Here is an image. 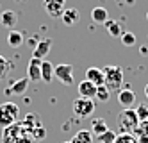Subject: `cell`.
Masks as SVG:
<instances>
[{
    "label": "cell",
    "instance_id": "obj_1",
    "mask_svg": "<svg viewBox=\"0 0 148 143\" xmlns=\"http://www.w3.org/2000/svg\"><path fill=\"white\" fill-rule=\"evenodd\" d=\"M103 72V84L109 88V91H120L121 84H123V70L120 66H114V64H109V66L102 68Z\"/></svg>",
    "mask_w": 148,
    "mask_h": 143
},
{
    "label": "cell",
    "instance_id": "obj_2",
    "mask_svg": "<svg viewBox=\"0 0 148 143\" xmlns=\"http://www.w3.org/2000/svg\"><path fill=\"white\" fill-rule=\"evenodd\" d=\"M18 116H20V107L14 102H4V104H0V127H2V129L16 124Z\"/></svg>",
    "mask_w": 148,
    "mask_h": 143
},
{
    "label": "cell",
    "instance_id": "obj_3",
    "mask_svg": "<svg viewBox=\"0 0 148 143\" xmlns=\"http://www.w3.org/2000/svg\"><path fill=\"white\" fill-rule=\"evenodd\" d=\"M137 124H139V118L136 115V109H123L118 115V127L121 129V133H134Z\"/></svg>",
    "mask_w": 148,
    "mask_h": 143
},
{
    "label": "cell",
    "instance_id": "obj_4",
    "mask_svg": "<svg viewBox=\"0 0 148 143\" xmlns=\"http://www.w3.org/2000/svg\"><path fill=\"white\" fill-rule=\"evenodd\" d=\"M95 107H97V104H95L93 98L77 97L73 100V115L79 116V118H89L95 113Z\"/></svg>",
    "mask_w": 148,
    "mask_h": 143
},
{
    "label": "cell",
    "instance_id": "obj_5",
    "mask_svg": "<svg viewBox=\"0 0 148 143\" xmlns=\"http://www.w3.org/2000/svg\"><path fill=\"white\" fill-rule=\"evenodd\" d=\"M54 77H57V79L66 84V86H71L73 82H75V79H73V66L71 64H57V66H54Z\"/></svg>",
    "mask_w": 148,
    "mask_h": 143
},
{
    "label": "cell",
    "instance_id": "obj_6",
    "mask_svg": "<svg viewBox=\"0 0 148 143\" xmlns=\"http://www.w3.org/2000/svg\"><path fill=\"white\" fill-rule=\"evenodd\" d=\"M136 100H137V97H136V93L130 90V88H121V90L118 91V102H120V106L123 109L134 107Z\"/></svg>",
    "mask_w": 148,
    "mask_h": 143
},
{
    "label": "cell",
    "instance_id": "obj_7",
    "mask_svg": "<svg viewBox=\"0 0 148 143\" xmlns=\"http://www.w3.org/2000/svg\"><path fill=\"white\" fill-rule=\"evenodd\" d=\"M64 2L66 0H45V11L52 18H61L64 11Z\"/></svg>",
    "mask_w": 148,
    "mask_h": 143
},
{
    "label": "cell",
    "instance_id": "obj_8",
    "mask_svg": "<svg viewBox=\"0 0 148 143\" xmlns=\"http://www.w3.org/2000/svg\"><path fill=\"white\" fill-rule=\"evenodd\" d=\"M41 61L38 57H30L29 66H27V79L29 81H41Z\"/></svg>",
    "mask_w": 148,
    "mask_h": 143
},
{
    "label": "cell",
    "instance_id": "obj_9",
    "mask_svg": "<svg viewBox=\"0 0 148 143\" xmlns=\"http://www.w3.org/2000/svg\"><path fill=\"white\" fill-rule=\"evenodd\" d=\"M50 48H52V39H50V38H48V39H41V41H38V45H36L34 50H32V57L45 59V57L48 56Z\"/></svg>",
    "mask_w": 148,
    "mask_h": 143
},
{
    "label": "cell",
    "instance_id": "obj_10",
    "mask_svg": "<svg viewBox=\"0 0 148 143\" xmlns=\"http://www.w3.org/2000/svg\"><path fill=\"white\" fill-rule=\"evenodd\" d=\"M29 79L27 77H23V79H18L14 82H11V86L5 90V95H22L27 91V86H29Z\"/></svg>",
    "mask_w": 148,
    "mask_h": 143
},
{
    "label": "cell",
    "instance_id": "obj_11",
    "mask_svg": "<svg viewBox=\"0 0 148 143\" xmlns=\"http://www.w3.org/2000/svg\"><path fill=\"white\" fill-rule=\"evenodd\" d=\"M86 79L89 82H93L95 86H102L105 81H103V72L102 68H97V66H91L86 70Z\"/></svg>",
    "mask_w": 148,
    "mask_h": 143
},
{
    "label": "cell",
    "instance_id": "obj_12",
    "mask_svg": "<svg viewBox=\"0 0 148 143\" xmlns=\"http://www.w3.org/2000/svg\"><path fill=\"white\" fill-rule=\"evenodd\" d=\"M16 21H18V15L14 11L7 9V11H2V13H0V23H2L5 29H13L16 25Z\"/></svg>",
    "mask_w": 148,
    "mask_h": 143
},
{
    "label": "cell",
    "instance_id": "obj_13",
    "mask_svg": "<svg viewBox=\"0 0 148 143\" xmlns=\"http://www.w3.org/2000/svg\"><path fill=\"white\" fill-rule=\"evenodd\" d=\"M95 95H97V86H95L93 82H89L88 79L82 81L79 84V97H84V98H95Z\"/></svg>",
    "mask_w": 148,
    "mask_h": 143
},
{
    "label": "cell",
    "instance_id": "obj_14",
    "mask_svg": "<svg viewBox=\"0 0 148 143\" xmlns=\"http://www.w3.org/2000/svg\"><path fill=\"white\" fill-rule=\"evenodd\" d=\"M23 41H25V38H23V34L20 30H14V29L9 30V34H7V45L9 47L18 48V47L23 45Z\"/></svg>",
    "mask_w": 148,
    "mask_h": 143
},
{
    "label": "cell",
    "instance_id": "obj_15",
    "mask_svg": "<svg viewBox=\"0 0 148 143\" xmlns=\"http://www.w3.org/2000/svg\"><path fill=\"white\" fill-rule=\"evenodd\" d=\"M52 79H54V64L48 59H43L41 61V81L50 82Z\"/></svg>",
    "mask_w": 148,
    "mask_h": 143
},
{
    "label": "cell",
    "instance_id": "obj_16",
    "mask_svg": "<svg viewBox=\"0 0 148 143\" xmlns=\"http://www.w3.org/2000/svg\"><path fill=\"white\" fill-rule=\"evenodd\" d=\"M61 18H62V21H64L66 25H75L80 20V13L77 9H64L62 15H61Z\"/></svg>",
    "mask_w": 148,
    "mask_h": 143
},
{
    "label": "cell",
    "instance_id": "obj_17",
    "mask_svg": "<svg viewBox=\"0 0 148 143\" xmlns=\"http://www.w3.org/2000/svg\"><path fill=\"white\" fill-rule=\"evenodd\" d=\"M93 140H95V136H93L91 131L82 129V131H77V134L73 136L70 141L71 143H93Z\"/></svg>",
    "mask_w": 148,
    "mask_h": 143
},
{
    "label": "cell",
    "instance_id": "obj_18",
    "mask_svg": "<svg viewBox=\"0 0 148 143\" xmlns=\"http://www.w3.org/2000/svg\"><path fill=\"white\" fill-rule=\"evenodd\" d=\"M91 18H93V21H97V23H105V20H109V13H107L105 7L98 6L91 11Z\"/></svg>",
    "mask_w": 148,
    "mask_h": 143
},
{
    "label": "cell",
    "instance_id": "obj_19",
    "mask_svg": "<svg viewBox=\"0 0 148 143\" xmlns=\"http://www.w3.org/2000/svg\"><path fill=\"white\" fill-rule=\"evenodd\" d=\"M105 29H107V32L112 36V38H120L123 34V30H121V25L118 23V21H114V20H105Z\"/></svg>",
    "mask_w": 148,
    "mask_h": 143
},
{
    "label": "cell",
    "instance_id": "obj_20",
    "mask_svg": "<svg viewBox=\"0 0 148 143\" xmlns=\"http://www.w3.org/2000/svg\"><path fill=\"white\" fill-rule=\"evenodd\" d=\"M109 127H107V124H105V120H102V118H95L93 120V124H91V133H93V136H100V134H103L105 131H107Z\"/></svg>",
    "mask_w": 148,
    "mask_h": 143
},
{
    "label": "cell",
    "instance_id": "obj_21",
    "mask_svg": "<svg viewBox=\"0 0 148 143\" xmlns=\"http://www.w3.org/2000/svg\"><path fill=\"white\" fill-rule=\"evenodd\" d=\"M111 98V91H109V88L102 84V86H97V95H95V100H98L102 104H105Z\"/></svg>",
    "mask_w": 148,
    "mask_h": 143
},
{
    "label": "cell",
    "instance_id": "obj_22",
    "mask_svg": "<svg viewBox=\"0 0 148 143\" xmlns=\"http://www.w3.org/2000/svg\"><path fill=\"white\" fill-rule=\"evenodd\" d=\"M114 143H137V138L132 133H121V134H116Z\"/></svg>",
    "mask_w": 148,
    "mask_h": 143
},
{
    "label": "cell",
    "instance_id": "obj_23",
    "mask_svg": "<svg viewBox=\"0 0 148 143\" xmlns=\"http://www.w3.org/2000/svg\"><path fill=\"white\" fill-rule=\"evenodd\" d=\"M136 138H139V136H148V120H141L139 124H137L136 131L132 133Z\"/></svg>",
    "mask_w": 148,
    "mask_h": 143
},
{
    "label": "cell",
    "instance_id": "obj_24",
    "mask_svg": "<svg viewBox=\"0 0 148 143\" xmlns=\"http://www.w3.org/2000/svg\"><path fill=\"white\" fill-rule=\"evenodd\" d=\"M98 140H100V143H114V140H116V133H114L112 129H107L103 134L98 136Z\"/></svg>",
    "mask_w": 148,
    "mask_h": 143
},
{
    "label": "cell",
    "instance_id": "obj_25",
    "mask_svg": "<svg viewBox=\"0 0 148 143\" xmlns=\"http://www.w3.org/2000/svg\"><path fill=\"white\" fill-rule=\"evenodd\" d=\"M9 68H11V63H9L4 56H0V81L9 73Z\"/></svg>",
    "mask_w": 148,
    "mask_h": 143
},
{
    "label": "cell",
    "instance_id": "obj_26",
    "mask_svg": "<svg viewBox=\"0 0 148 143\" xmlns=\"http://www.w3.org/2000/svg\"><path fill=\"white\" fill-rule=\"evenodd\" d=\"M120 38H121V43L125 47H134L136 45V36L132 34V32H123Z\"/></svg>",
    "mask_w": 148,
    "mask_h": 143
},
{
    "label": "cell",
    "instance_id": "obj_27",
    "mask_svg": "<svg viewBox=\"0 0 148 143\" xmlns=\"http://www.w3.org/2000/svg\"><path fill=\"white\" fill-rule=\"evenodd\" d=\"M136 115H137V118H139V122L141 120H148V106L139 104L136 107Z\"/></svg>",
    "mask_w": 148,
    "mask_h": 143
},
{
    "label": "cell",
    "instance_id": "obj_28",
    "mask_svg": "<svg viewBox=\"0 0 148 143\" xmlns=\"http://www.w3.org/2000/svg\"><path fill=\"white\" fill-rule=\"evenodd\" d=\"M137 143H148V136H139L137 138Z\"/></svg>",
    "mask_w": 148,
    "mask_h": 143
},
{
    "label": "cell",
    "instance_id": "obj_29",
    "mask_svg": "<svg viewBox=\"0 0 148 143\" xmlns=\"http://www.w3.org/2000/svg\"><path fill=\"white\" fill-rule=\"evenodd\" d=\"M141 54H148V48L146 47H141Z\"/></svg>",
    "mask_w": 148,
    "mask_h": 143
},
{
    "label": "cell",
    "instance_id": "obj_30",
    "mask_svg": "<svg viewBox=\"0 0 148 143\" xmlns=\"http://www.w3.org/2000/svg\"><path fill=\"white\" fill-rule=\"evenodd\" d=\"M145 97H146V98H148V84H146V86H145Z\"/></svg>",
    "mask_w": 148,
    "mask_h": 143
},
{
    "label": "cell",
    "instance_id": "obj_31",
    "mask_svg": "<svg viewBox=\"0 0 148 143\" xmlns=\"http://www.w3.org/2000/svg\"><path fill=\"white\" fill-rule=\"evenodd\" d=\"M127 2H129V4H134V0H127Z\"/></svg>",
    "mask_w": 148,
    "mask_h": 143
},
{
    "label": "cell",
    "instance_id": "obj_32",
    "mask_svg": "<svg viewBox=\"0 0 148 143\" xmlns=\"http://www.w3.org/2000/svg\"><path fill=\"white\" fill-rule=\"evenodd\" d=\"M62 143H71V141H62Z\"/></svg>",
    "mask_w": 148,
    "mask_h": 143
},
{
    "label": "cell",
    "instance_id": "obj_33",
    "mask_svg": "<svg viewBox=\"0 0 148 143\" xmlns=\"http://www.w3.org/2000/svg\"><path fill=\"white\" fill-rule=\"evenodd\" d=\"M146 18H148V13H146Z\"/></svg>",
    "mask_w": 148,
    "mask_h": 143
}]
</instances>
